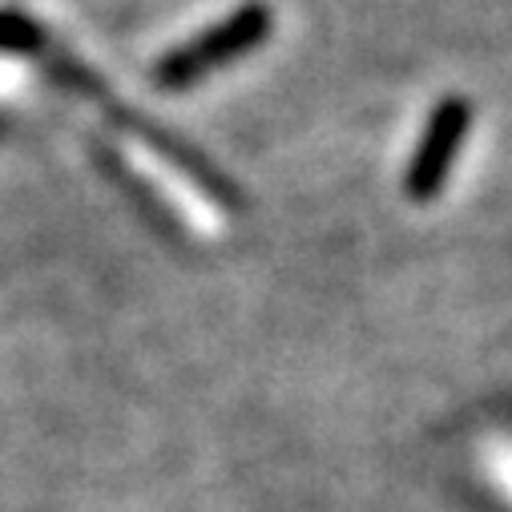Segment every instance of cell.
I'll return each mask as SVG.
<instances>
[{
	"instance_id": "obj_1",
	"label": "cell",
	"mask_w": 512,
	"mask_h": 512,
	"mask_svg": "<svg viewBox=\"0 0 512 512\" xmlns=\"http://www.w3.org/2000/svg\"><path fill=\"white\" fill-rule=\"evenodd\" d=\"M472 130V105L468 97H444L436 105V113L428 117V130L416 146V158L408 166V194L416 202H432L444 182H448V170L456 162V154L464 150V138Z\"/></svg>"
},
{
	"instance_id": "obj_2",
	"label": "cell",
	"mask_w": 512,
	"mask_h": 512,
	"mask_svg": "<svg viewBox=\"0 0 512 512\" xmlns=\"http://www.w3.org/2000/svg\"><path fill=\"white\" fill-rule=\"evenodd\" d=\"M267 29H271V13H267V5H246L234 21L210 29L202 41H194V45L178 49L170 61H162L158 81H162V85H174V89H178V85H190V81L206 77L214 65L234 61L238 53H246L259 37H267Z\"/></svg>"
},
{
	"instance_id": "obj_3",
	"label": "cell",
	"mask_w": 512,
	"mask_h": 512,
	"mask_svg": "<svg viewBox=\"0 0 512 512\" xmlns=\"http://www.w3.org/2000/svg\"><path fill=\"white\" fill-rule=\"evenodd\" d=\"M41 45V29L17 13H0V49H13V53H25V49H37Z\"/></svg>"
}]
</instances>
